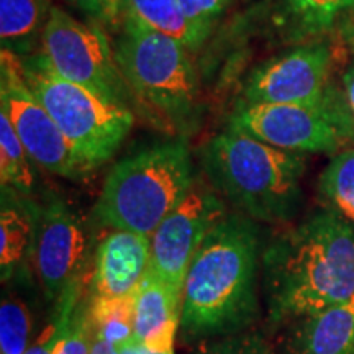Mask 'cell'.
I'll list each match as a JSON object with an SVG mask.
<instances>
[{"mask_svg":"<svg viewBox=\"0 0 354 354\" xmlns=\"http://www.w3.org/2000/svg\"><path fill=\"white\" fill-rule=\"evenodd\" d=\"M94 338L118 346L135 336V294L120 299H88Z\"/></svg>","mask_w":354,"mask_h":354,"instance_id":"ffe728a7","label":"cell"},{"mask_svg":"<svg viewBox=\"0 0 354 354\" xmlns=\"http://www.w3.org/2000/svg\"><path fill=\"white\" fill-rule=\"evenodd\" d=\"M259 230L245 214H227L203 238L185 277L179 330L185 339L241 333L256 322Z\"/></svg>","mask_w":354,"mask_h":354,"instance_id":"7a4b0ae2","label":"cell"},{"mask_svg":"<svg viewBox=\"0 0 354 354\" xmlns=\"http://www.w3.org/2000/svg\"><path fill=\"white\" fill-rule=\"evenodd\" d=\"M41 2L44 3V6H48V7H50V6H51V3H48V2H46V0H41Z\"/></svg>","mask_w":354,"mask_h":354,"instance_id":"d6a6232c","label":"cell"},{"mask_svg":"<svg viewBox=\"0 0 354 354\" xmlns=\"http://www.w3.org/2000/svg\"><path fill=\"white\" fill-rule=\"evenodd\" d=\"M333 63L335 48L328 41H305L258 66L243 86V102L320 105Z\"/></svg>","mask_w":354,"mask_h":354,"instance_id":"9c48e42d","label":"cell"},{"mask_svg":"<svg viewBox=\"0 0 354 354\" xmlns=\"http://www.w3.org/2000/svg\"><path fill=\"white\" fill-rule=\"evenodd\" d=\"M92 344H94V330L88 315V300L86 302L79 299L55 354H92Z\"/></svg>","mask_w":354,"mask_h":354,"instance_id":"484cf974","label":"cell"},{"mask_svg":"<svg viewBox=\"0 0 354 354\" xmlns=\"http://www.w3.org/2000/svg\"><path fill=\"white\" fill-rule=\"evenodd\" d=\"M322 105L328 110L344 141H354V59L343 73L339 84H330Z\"/></svg>","mask_w":354,"mask_h":354,"instance_id":"cb8c5ba5","label":"cell"},{"mask_svg":"<svg viewBox=\"0 0 354 354\" xmlns=\"http://www.w3.org/2000/svg\"><path fill=\"white\" fill-rule=\"evenodd\" d=\"M338 37L342 39L346 50L354 51V6L349 8V12L344 15V19L338 25Z\"/></svg>","mask_w":354,"mask_h":354,"instance_id":"f546056e","label":"cell"},{"mask_svg":"<svg viewBox=\"0 0 354 354\" xmlns=\"http://www.w3.org/2000/svg\"><path fill=\"white\" fill-rule=\"evenodd\" d=\"M50 7L41 0H0L2 50L19 57L37 55Z\"/></svg>","mask_w":354,"mask_h":354,"instance_id":"d6986e66","label":"cell"},{"mask_svg":"<svg viewBox=\"0 0 354 354\" xmlns=\"http://www.w3.org/2000/svg\"><path fill=\"white\" fill-rule=\"evenodd\" d=\"M33 318L28 305L13 294L0 304V354H25L32 344Z\"/></svg>","mask_w":354,"mask_h":354,"instance_id":"603a6c76","label":"cell"},{"mask_svg":"<svg viewBox=\"0 0 354 354\" xmlns=\"http://www.w3.org/2000/svg\"><path fill=\"white\" fill-rule=\"evenodd\" d=\"M69 6L86 13L91 20L100 26H112L118 32L125 20L123 15V0H64Z\"/></svg>","mask_w":354,"mask_h":354,"instance_id":"83f0119b","label":"cell"},{"mask_svg":"<svg viewBox=\"0 0 354 354\" xmlns=\"http://www.w3.org/2000/svg\"><path fill=\"white\" fill-rule=\"evenodd\" d=\"M320 194L331 210L354 223V149L331 159L320 176Z\"/></svg>","mask_w":354,"mask_h":354,"instance_id":"7402d4cb","label":"cell"},{"mask_svg":"<svg viewBox=\"0 0 354 354\" xmlns=\"http://www.w3.org/2000/svg\"><path fill=\"white\" fill-rule=\"evenodd\" d=\"M0 113L8 118L35 165L68 179L86 174L63 131L26 84L21 59L7 50L0 53Z\"/></svg>","mask_w":354,"mask_h":354,"instance_id":"ba28073f","label":"cell"},{"mask_svg":"<svg viewBox=\"0 0 354 354\" xmlns=\"http://www.w3.org/2000/svg\"><path fill=\"white\" fill-rule=\"evenodd\" d=\"M92 354H117V349H115V346H112V344L94 338V344H92Z\"/></svg>","mask_w":354,"mask_h":354,"instance_id":"1f68e13d","label":"cell"},{"mask_svg":"<svg viewBox=\"0 0 354 354\" xmlns=\"http://www.w3.org/2000/svg\"><path fill=\"white\" fill-rule=\"evenodd\" d=\"M354 0H277L274 21L287 41L335 32Z\"/></svg>","mask_w":354,"mask_h":354,"instance_id":"e0dca14e","label":"cell"},{"mask_svg":"<svg viewBox=\"0 0 354 354\" xmlns=\"http://www.w3.org/2000/svg\"><path fill=\"white\" fill-rule=\"evenodd\" d=\"M39 209L15 189L2 185L0 212V274L2 282L10 281L28 250H33Z\"/></svg>","mask_w":354,"mask_h":354,"instance_id":"2e32d148","label":"cell"},{"mask_svg":"<svg viewBox=\"0 0 354 354\" xmlns=\"http://www.w3.org/2000/svg\"><path fill=\"white\" fill-rule=\"evenodd\" d=\"M149 266V236L127 230H113L97 248L91 279V299H120L135 294Z\"/></svg>","mask_w":354,"mask_h":354,"instance_id":"4fadbf2b","label":"cell"},{"mask_svg":"<svg viewBox=\"0 0 354 354\" xmlns=\"http://www.w3.org/2000/svg\"><path fill=\"white\" fill-rule=\"evenodd\" d=\"M290 354H354V297L302 318L289 339Z\"/></svg>","mask_w":354,"mask_h":354,"instance_id":"9a60e30c","label":"cell"},{"mask_svg":"<svg viewBox=\"0 0 354 354\" xmlns=\"http://www.w3.org/2000/svg\"><path fill=\"white\" fill-rule=\"evenodd\" d=\"M37 59L56 76L77 84L123 107L135 99L115 59L113 46L100 25L84 24L51 6L44 24Z\"/></svg>","mask_w":354,"mask_h":354,"instance_id":"52a82bcc","label":"cell"},{"mask_svg":"<svg viewBox=\"0 0 354 354\" xmlns=\"http://www.w3.org/2000/svg\"><path fill=\"white\" fill-rule=\"evenodd\" d=\"M81 282H74L64 294L56 300V313L55 318L44 326L41 333L33 339L25 354H55L57 343H59L63 331L68 325V320L73 313L74 307L81 299Z\"/></svg>","mask_w":354,"mask_h":354,"instance_id":"d4e9b609","label":"cell"},{"mask_svg":"<svg viewBox=\"0 0 354 354\" xmlns=\"http://www.w3.org/2000/svg\"><path fill=\"white\" fill-rule=\"evenodd\" d=\"M201 158L215 190L254 221H287L302 205L305 159L299 153L227 130L207 141Z\"/></svg>","mask_w":354,"mask_h":354,"instance_id":"3957f363","label":"cell"},{"mask_svg":"<svg viewBox=\"0 0 354 354\" xmlns=\"http://www.w3.org/2000/svg\"><path fill=\"white\" fill-rule=\"evenodd\" d=\"M218 342L202 344L192 354H272L269 344L258 333H234L220 336Z\"/></svg>","mask_w":354,"mask_h":354,"instance_id":"4316f807","label":"cell"},{"mask_svg":"<svg viewBox=\"0 0 354 354\" xmlns=\"http://www.w3.org/2000/svg\"><path fill=\"white\" fill-rule=\"evenodd\" d=\"M228 130L292 153H335L346 143L323 105L246 104L230 115Z\"/></svg>","mask_w":354,"mask_h":354,"instance_id":"30bf717a","label":"cell"},{"mask_svg":"<svg viewBox=\"0 0 354 354\" xmlns=\"http://www.w3.org/2000/svg\"><path fill=\"white\" fill-rule=\"evenodd\" d=\"M123 15L145 28L174 38L190 53L201 50L210 37L209 32L187 20L179 0H123Z\"/></svg>","mask_w":354,"mask_h":354,"instance_id":"ac0fdd59","label":"cell"},{"mask_svg":"<svg viewBox=\"0 0 354 354\" xmlns=\"http://www.w3.org/2000/svg\"><path fill=\"white\" fill-rule=\"evenodd\" d=\"M113 53L135 107L165 130L192 133L201 118V87L187 48L125 19Z\"/></svg>","mask_w":354,"mask_h":354,"instance_id":"277c9868","label":"cell"},{"mask_svg":"<svg viewBox=\"0 0 354 354\" xmlns=\"http://www.w3.org/2000/svg\"><path fill=\"white\" fill-rule=\"evenodd\" d=\"M26 84L50 112L86 171L109 161L135 123L131 109L56 76L37 56L20 57Z\"/></svg>","mask_w":354,"mask_h":354,"instance_id":"8992f818","label":"cell"},{"mask_svg":"<svg viewBox=\"0 0 354 354\" xmlns=\"http://www.w3.org/2000/svg\"><path fill=\"white\" fill-rule=\"evenodd\" d=\"M87 233L76 212L63 198L51 197L39 209L33 253L44 295L55 302L81 279Z\"/></svg>","mask_w":354,"mask_h":354,"instance_id":"7c38bea8","label":"cell"},{"mask_svg":"<svg viewBox=\"0 0 354 354\" xmlns=\"http://www.w3.org/2000/svg\"><path fill=\"white\" fill-rule=\"evenodd\" d=\"M185 141H167L131 154L112 167L94 207L105 227L151 236L192 189Z\"/></svg>","mask_w":354,"mask_h":354,"instance_id":"5b68a950","label":"cell"},{"mask_svg":"<svg viewBox=\"0 0 354 354\" xmlns=\"http://www.w3.org/2000/svg\"><path fill=\"white\" fill-rule=\"evenodd\" d=\"M227 215L221 198L194 183L184 201L161 221L149 236L151 271L183 299L185 277L203 238Z\"/></svg>","mask_w":354,"mask_h":354,"instance_id":"8fae6325","label":"cell"},{"mask_svg":"<svg viewBox=\"0 0 354 354\" xmlns=\"http://www.w3.org/2000/svg\"><path fill=\"white\" fill-rule=\"evenodd\" d=\"M115 349H117V354H174V351H158V349L146 346L145 343H141L135 336L128 339V342L115 346Z\"/></svg>","mask_w":354,"mask_h":354,"instance_id":"4dcf8cb0","label":"cell"},{"mask_svg":"<svg viewBox=\"0 0 354 354\" xmlns=\"http://www.w3.org/2000/svg\"><path fill=\"white\" fill-rule=\"evenodd\" d=\"M264 294L274 322L307 318L354 297V228L333 210L274 238L263 253Z\"/></svg>","mask_w":354,"mask_h":354,"instance_id":"6da1fadb","label":"cell"},{"mask_svg":"<svg viewBox=\"0 0 354 354\" xmlns=\"http://www.w3.org/2000/svg\"><path fill=\"white\" fill-rule=\"evenodd\" d=\"M0 180L21 196H28L35 187L33 159L3 113H0Z\"/></svg>","mask_w":354,"mask_h":354,"instance_id":"44dd1931","label":"cell"},{"mask_svg":"<svg viewBox=\"0 0 354 354\" xmlns=\"http://www.w3.org/2000/svg\"><path fill=\"white\" fill-rule=\"evenodd\" d=\"M233 0H179L184 15L198 28L212 33L215 21L223 15Z\"/></svg>","mask_w":354,"mask_h":354,"instance_id":"f1b7e54d","label":"cell"},{"mask_svg":"<svg viewBox=\"0 0 354 354\" xmlns=\"http://www.w3.org/2000/svg\"><path fill=\"white\" fill-rule=\"evenodd\" d=\"M180 305L183 299L149 266L135 292V338L158 351H174Z\"/></svg>","mask_w":354,"mask_h":354,"instance_id":"5bb4252c","label":"cell"}]
</instances>
